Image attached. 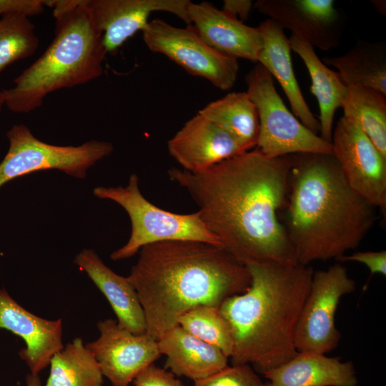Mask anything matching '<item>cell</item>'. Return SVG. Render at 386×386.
<instances>
[{
    "instance_id": "26",
    "label": "cell",
    "mask_w": 386,
    "mask_h": 386,
    "mask_svg": "<svg viewBox=\"0 0 386 386\" xmlns=\"http://www.w3.org/2000/svg\"><path fill=\"white\" fill-rule=\"evenodd\" d=\"M342 108L343 116L355 121L386 158L385 95L368 87L349 86Z\"/></svg>"
},
{
    "instance_id": "13",
    "label": "cell",
    "mask_w": 386,
    "mask_h": 386,
    "mask_svg": "<svg viewBox=\"0 0 386 386\" xmlns=\"http://www.w3.org/2000/svg\"><path fill=\"white\" fill-rule=\"evenodd\" d=\"M254 9L313 48L328 51L340 44L343 16L333 0H258Z\"/></svg>"
},
{
    "instance_id": "27",
    "label": "cell",
    "mask_w": 386,
    "mask_h": 386,
    "mask_svg": "<svg viewBox=\"0 0 386 386\" xmlns=\"http://www.w3.org/2000/svg\"><path fill=\"white\" fill-rule=\"evenodd\" d=\"M178 325L230 357L234 347L233 335L219 307L199 305L193 307L179 317Z\"/></svg>"
},
{
    "instance_id": "16",
    "label": "cell",
    "mask_w": 386,
    "mask_h": 386,
    "mask_svg": "<svg viewBox=\"0 0 386 386\" xmlns=\"http://www.w3.org/2000/svg\"><path fill=\"white\" fill-rule=\"evenodd\" d=\"M0 329L21 337L26 343L19 355L31 374L39 375L56 352L64 348L62 321L39 317L17 303L4 290L0 289Z\"/></svg>"
},
{
    "instance_id": "4",
    "label": "cell",
    "mask_w": 386,
    "mask_h": 386,
    "mask_svg": "<svg viewBox=\"0 0 386 386\" xmlns=\"http://www.w3.org/2000/svg\"><path fill=\"white\" fill-rule=\"evenodd\" d=\"M245 266L249 287L226 299L219 309L233 335L232 365L252 364L263 374L297 353L295 332L314 270L299 263Z\"/></svg>"
},
{
    "instance_id": "34",
    "label": "cell",
    "mask_w": 386,
    "mask_h": 386,
    "mask_svg": "<svg viewBox=\"0 0 386 386\" xmlns=\"http://www.w3.org/2000/svg\"><path fill=\"white\" fill-rule=\"evenodd\" d=\"M26 386H41V380L38 375L29 374L26 378Z\"/></svg>"
},
{
    "instance_id": "12",
    "label": "cell",
    "mask_w": 386,
    "mask_h": 386,
    "mask_svg": "<svg viewBox=\"0 0 386 386\" xmlns=\"http://www.w3.org/2000/svg\"><path fill=\"white\" fill-rule=\"evenodd\" d=\"M99 337L85 345L113 386H129L146 367L161 357L157 340L136 335L107 319L97 324Z\"/></svg>"
},
{
    "instance_id": "17",
    "label": "cell",
    "mask_w": 386,
    "mask_h": 386,
    "mask_svg": "<svg viewBox=\"0 0 386 386\" xmlns=\"http://www.w3.org/2000/svg\"><path fill=\"white\" fill-rule=\"evenodd\" d=\"M188 14L191 25L210 47L237 60L257 62L262 44L258 26H247L207 1H190Z\"/></svg>"
},
{
    "instance_id": "1",
    "label": "cell",
    "mask_w": 386,
    "mask_h": 386,
    "mask_svg": "<svg viewBox=\"0 0 386 386\" xmlns=\"http://www.w3.org/2000/svg\"><path fill=\"white\" fill-rule=\"evenodd\" d=\"M293 154L269 158L257 149L199 172L168 169L223 248L244 265L298 264L279 211L286 205Z\"/></svg>"
},
{
    "instance_id": "3",
    "label": "cell",
    "mask_w": 386,
    "mask_h": 386,
    "mask_svg": "<svg viewBox=\"0 0 386 386\" xmlns=\"http://www.w3.org/2000/svg\"><path fill=\"white\" fill-rule=\"evenodd\" d=\"M286 226L299 264L337 260L357 247L377 208L355 192L333 154H293Z\"/></svg>"
},
{
    "instance_id": "30",
    "label": "cell",
    "mask_w": 386,
    "mask_h": 386,
    "mask_svg": "<svg viewBox=\"0 0 386 386\" xmlns=\"http://www.w3.org/2000/svg\"><path fill=\"white\" fill-rule=\"evenodd\" d=\"M132 382L134 386H184L171 371L154 364L143 370Z\"/></svg>"
},
{
    "instance_id": "19",
    "label": "cell",
    "mask_w": 386,
    "mask_h": 386,
    "mask_svg": "<svg viewBox=\"0 0 386 386\" xmlns=\"http://www.w3.org/2000/svg\"><path fill=\"white\" fill-rule=\"evenodd\" d=\"M104 294L117 316L119 327L142 335L146 332L144 313L137 293L127 277L115 273L91 249H84L74 260Z\"/></svg>"
},
{
    "instance_id": "33",
    "label": "cell",
    "mask_w": 386,
    "mask_h": 386,
    "mask_svg": "<svg viewBox=\"0 0 386 386\" xmlns=\"http://www.w3.org/2000/svg\"><path fill=\"white\" fill-rule=\"evenodd\" d=\"M254 4L251 0H224L222 11L244 23L254 8Z\"/></svg>"
},
{
    "instance_id": "24",
    "label": "cell",
    "mask_w": 386,
    "mask_h": 386,
    "mask_svg": "<svg viewBox=\"0 0 386 386\" xmlns=\"http://www.w3.org/2000/svg\"><path fill=\"white\" fill-rule=\"evenodd\" d=\"M198 113L226 130L249 150L256 147L259 118L256 107L246 92H231L209 102Z\"/></svg>"
},
{
    "instance_id": "21",
    "label": "cell",
    "mask_w": 386,
    "mask_h": 386,
    "mask_svg": "<svg viewBox=\"0 0 386 386\" xmlns=\"http://www.w3.org/2000/svg\"><path fill=\"white\" fill-rule=\"evenodd\" d=\"M272 386H357L352 362L313 352L295 357L262 374Z\"/></svg>"
},
{
    "instance_id": "32",
    "label": "cell",
    "mask_w": 386,
    "mask_h": 386,
    "mask_svg": "<svg viewBox=\"0 0 386 386\" xmlns=\"http://www.w3.org/2000/svg\"><path fill=\"white\" fill-rule=\"evenodd\" d=\"M337 261H353L365 264L371 275L380 274L386 275V251L357 252L350 255H344Z\"/></svg>"
},
{
    "instance_id": "28",
    "label": "cell",
    "mask_w": 386,
    "mask_h": 386,
    "mask_svg": "<svg viewBox=\"0 0 386 386\" xmlns=\"http://www.w3.org/2000/svg\"><path fill=\"white\" fill-rule=\"evenodd\" d=\"M39 41L34 24L22 14L0 18V73L11 64L32 56Z\"/></svg>"
},
{
    "instance_id": "5",
    "label": "cell",
    "mask_w": 386,
    "mask_h": 386,
    "mask_svg": "<svg viewBox=\"0 0 386 386\" xmlns=\"http://www.w3.org/2000/svg\"><path fill=\"white\" fill-rule=\"evenodd\" d=\"M53 9L54 37L42 55L1 91L13 112L28 113L49 94L86 84L102 76L107 54L102 34L95 26L85 0H49Z\"/></svg>"
},
{
    "instance_id": "10",
    "label": "cell",
    "mask_w": 386,
    "mask_h": 386,
    "mask_svg": "<svg viewBox=\"0 0 386 386\" xmlns=\"http://www.w3.org/2000/svg\"><path fill=\"white\" fill-rule=\"evenodd\" d=\"M355 287L340 264L313 272L295 332L297 352L327 354L336 348L340 339L335 323L336 310L341 297L353 292Z\"/></svg>"
},
{
    "instance_id": "31",
    "label": "cell",
    "mask_w": 386,
    "mask_h": 386,
    "mask_svg": "<svg viewBox=\"0 0 386 386\" xmlns=\"http://www.w3.org/2000/svg\"><path fill=\"white\" fill-rule=\"evenodd\" d=\"M45 6L44 0H0V18L14 14L27 17L39 15Z\"/></svg>"
},
{
    "instance_id": "11",
    "label": "cell",
    "mask_w": 386,
    "mask_h": 386,
    "mask_svg": "<svg viewBox=\"0 0 386 386\" xmlns=\"http://www.w3.org/2000/svg\"><path fill=\"white\" fill-rule=\"evenodd\" d=\"M333 156L350 186L385 214L386 158L353 119L342 117L332 132Z\"/></svg>"
},
{
    "instance_id": "2",
    "label": "cell",
    "mask_w": 386,
    "mask_h": 386,
    "mask_svg": "<svg viewBox=\"0 0 386 386\" xmlns=\"http://www.w3.org/2000/svg\"><path fill=\"white\" fill-rule=\"evenodd\" d=\"M127 278L144 313L145 333L157 340L190 309L220 307L251 284L247 267L222 247L188 240L143 247Z\"/></svg>"
},
{
    "instance_id": "8",
    "label": "cell",
    "mask_w": 386,
    "mask_h": 386,
    "mask_svg": "<svg viewBox=\"0 0 386 386\" xmlns=\"http://www.w3.org/2000/svg\"><path fill=\"white\" fill-rule=\"evenodd\" d=\"M8 152L0 162V187L29 173L58 169L67 175L84 179L86 170L109 156L112 143L90 140L79 146H57L36 138L24 124L14 125L7 132Z\"/></svg>"
},
{
    "instance_id": "23",
    "label": "cell",
    "mask_w": 386,
    "mask_h": 386,
    "mask_svg": "<svg viewBox=\"0 0 386 386\" xmlns=\"http://www.w3.org/2000/svg\"><path fill=\"white\" fill-rule=\"evenodd\" d=\"M333 66L343 83L375 89L386 95V44L358 42L346 53L324 59Z\"/></svg>"
},
{
    "instance_id": "20",
    "label": "cell",
    "mask_w": 386,
    "mask_h": 386,
    "mask_svg": "<svg viewBox=\"0 0 386 386\" xmlns=\"http://www.w3.org/2000/svg\"><path fill=\"white\" fill-rule=\"evenodd\" d=\"M157 345L167 356L165 367L177 376L195 381L207 378L228 366L229 357L177 325L165 332Z\"/></svg>"
},
{
    "instance_id": "22",
    "label": "cell",
    "mask_w": 386,
    "mask_h": 386,
    "mask_svg": "<svg viewBox=\"0 0 386 386\" xmlns=\"http://www.w3.org/2000/svg\"><path fill=\"white\" fill-rule=\"evenodd\" d=\"M289 39L291 50L302 59L311 78L310 90L317 100L320 109V137L331 143L335 114L342 107L349 87L337 72L331 70L319 59L310 44L293 34Z\"/></svg>"
},
{
    "instance_id": "25",
    "label": "cell",
    "mask_w": 386,
    "mask_h": 386,
    "mask_svg": "<svg viewBox=\"0 0 386 386\" xmlns=\"http://www.w3.org/2000/svg\"><path fill=\"white\" fill-rule=\"evenodd\" d=\"M45 386H103L100 366L81 338H75L51 357Z\"/></svg>"
},
{
    "instance_id": "14",
    "label": "cell",
    "mask_w": 386,
    "mask_h": 386,
    "mask_svg": "<svg viewBox=\"0 0 386 386\" xmlns=\"http://www.w3.org/2000/svg\"><path fill=\"white\" fill-rule=\"evenodd\" d=\"M93 22L102 34L107 54H115L149 22L154 12L171 13L188 25L189 0H85Z\"/></svg>"
},
{
    "instance_id": "35",
    "label": "cell",
    "mask_w": 386,
    "mask_h": 386,
    "mask_svg": "<svg viewBox=\"0 0 386 386\" xmlns=\"http://www.w3.org/2000/svg\"><path fill=\"white\" fill-rule=\"evenodd\" d=\"M372 4L375 5L377 11L385 14V1H372Z\"/></svg>"
},
{
    "instance_id": "7",
    "label": "cell",
    "mask_w": 386,
    "mask_h": 386,
    "mask_svg": "<svg viewBox=\"0 0 386 386\" xmlns=\"http://www.w3.org/2000/svg\"><path fill=\"white\" fill-rule=\"evenodd\" d=\"M245 82L259 118L255 149L269 158L300 153L333 154L332 144L307 129L287 109L264 67L254 66L246 74Z\"/></svg>"
},
{
    "instance_id": "15",
    "label": "cell",
    "mask_w": 386,
    "mask_h": 386,
    "mask_svg": "<svg viewBox=\"0 0 386 386\" xmlns=\"http://www.w3.org/2000/svg\"><path fill=\"white\" fill-rule=\"evenodd\" d=\"M167 149L181 169L192 173L249 151L230 133L199 113L168 141Z\"/></svg>"
},
{
    "instance_id": "9",
    "label": "cell",
    "mask_w": 386,
    "mask_h": 386,
    "mask_svg": "<svg viewBox=\"0 0 386 386\" xmlns=\"http://www.w3.org/2000/svg\"><path fill=\"white\" fill-rule=\"evenodd\" d=\"M142 36L150 51L164 55L189 74L207 79L215 87L225 91L235 84L237 59L210 47L192 25L179 28L155 19L142 30Z\"/></svg>"
},
{
    "instance_id": "36",
    "label": "cell",
    "mask_w": 386,
    "mask_h": 386,
    "mask_svg": "<svg viewBox=\"0 0 386 386\" xmlns=\"http://www.w3.org/2000/svg\"><path fill=\"white\" fill-rule=\"evenodd\" d=\"M4 104V97L1 94V91H0V110L1 109V107Z\"/></svg>"
},
{
    "instance_id": "6",
    "label": "cell",
    "mask_w": 386,
    "mask_h": 386,
    "mask_svg": "<svg viewBox=\"0 0 386 386\" xmlns=\"http://www.w3.org/2000/svg\"><path fill=\"white\" fill-rule=\"evenodd\" d=\"M94 194L118 204L130 219L132 230L129 240L111 254L112 260L132 257L146 245L166 241H198L222 247L197 211L177 214L161 209L147 199L139 189L136 174L130 175L125 187H96Z\"/></svg>"
},
{
    "instance_id": "18",
    "label": "cell",
    "mask_w": 386,
    "mask_h": 386,
    "mask_svg": "<svg viewBox=\"0 0 386 386\" xmlns=\"http://www.w3.org/2000/svg\"><path fill=\"white\" fill-rule=\"evenodd\" d=\"M262 44L258 53L259 64L275 79L287 96L293 114L307 129L318 134L320 123L307 104L296 79L290 39L284 30L274 21L267 19L258 26Z\"/></svg>"
},
{
    "instance_id": "29",
    "label": "cell",
    "mask_w": 386,
    "mask_h": 386,
    "mask_svg": "<svg viewBox=\"0 0 386 386\" xmlns=\"http://www.w3.org/2000/svg\"><path fill=\"white\" fill-rule=\"evenodd\" d=\"M194 386H272L263 382L249 365L227 366L214 375L194 382Z\"/></svg>"
}]
</instances>
